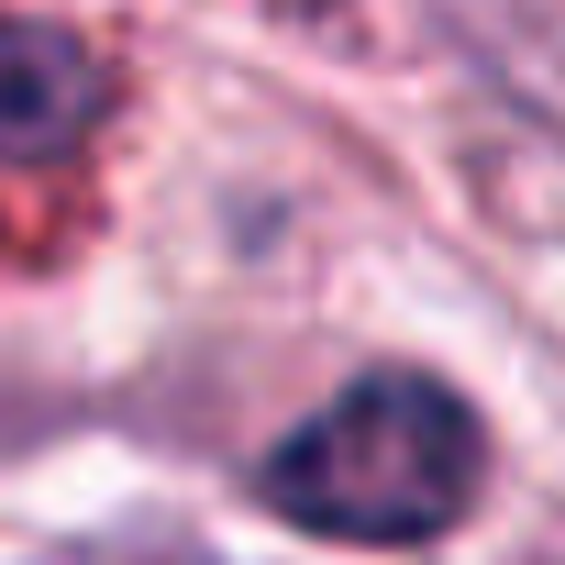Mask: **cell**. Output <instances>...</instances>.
<instances>
[{
    "mask_svg": "<svg viewBox=\"0 0 565 565\" xmlns=\"http://www.w3.org/2000/svg\"><path fill=\"white\" fill-rule=\"evenodd\" d=\"M111 111V67L67 23H0V156L45 167Z\"/></svg>",
    "mask_w": 565,
    "mask_h": 565,
    "instance_id": "cell-2",
    "label": "cell"
},
{
    "mask_svg": "<svg viewBox=\"0 0 565 565\" xmlns=\"http://www.w3.org/2000/svg\"><path fill=\"white\" fill-rule=\"evenodd\" d=\"M477 477H488L477 411L444 377H411V366L355 377L344 399H322L266 455V499L311 532H333V543H433V532L466 521Z\"/></svg>",
    "mask_w": 565,
    "mask_h": 565,
    "instance_id": "cell-1",
    "label": "cell"
}]
</instances>
